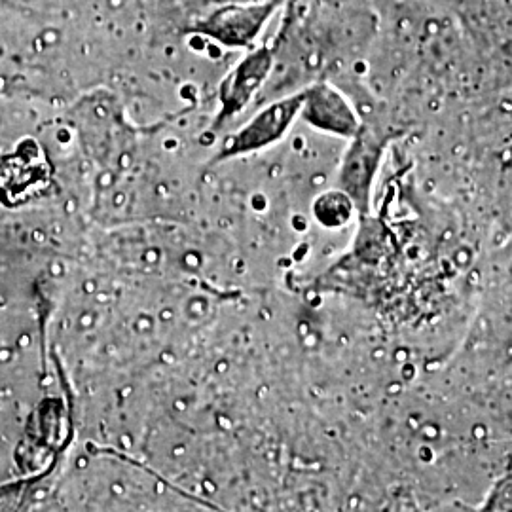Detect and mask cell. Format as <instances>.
Here are the masks:
<instances>
[{
  "instance_id": "obj_5",
  "label": "cell",
  "mask_w": 512,
  "mask_h": 512,
  "mask_svg": "<svg viewBox=\"0 0 512 512\" xmlns=\"http://www.w3.org/2000/svg\"><path fill=\"white\" fill-rule=\"evenodd\" d=\"M302 95L300 118L310 128L348 141L361 128L363 122L351 101L329 82H315Z\"/></svg>"
},
{
  "instance_id": "obj_1",
  "label": "cell",
  "mask_w": 512,
  "mask_h": 512,
  "mask_svg": "<svg viewBox=\"0 0 512 512\" xmlns=\"http://www.w3.org/2000/svg\"><path fill=\"white\" fill-rule=\"evenodd\" d=\"M281 0H226L194 21L192 33L226 50H253Z\"/></svg>"
},
{
  "instance_id": "obj_2",
  "label": "cell",
  "mask_w": 512,
  "mask_h": 512,
  "mask_svg": "<svg viewBox=\"0 0 512 512\" xmlns=\"http://www.w3.org/2000/svg\"><path fill=\"white\" fill-rule=\"evenodd\" d=\"M387 143V135L366 124H361L359 131L349 139L338 169L336 188L348 194L359 213L370 211L372 190L384 162Z\"/></svg>"
},
{
  "instance_id": "obj_4",
  "label": "cell",
  "mask_w": 512,
  "mask_h": 512,
  "mask_svg": "<svg viewBox=\"0 0 512 512\" xmlns=\"http://www.w3.org/2000/svg\"><path fill=\"white\" fill-rule=\"evenodd\" d=\"M275 67V48L260 44L247 50L238 63L224 76L219 88V112L215 128L226 124L247 109L256 93L266 84Z\"/></svg>"
},
{
  "instance_id": "obj_8",
  "label": "cell",
  "mask_w": 512,
  "mask_h": 512,
  "mask_svg": "<svg viewBox=\"0 0 512 512\" xmlns=\"http://www.w3.org/2000/svg\"><path fill=\"white\" fill-rule=\"evenodd\" d=\"M165 2H175V0H165Z\"/></svg>"
},
{
  "instance_id": "obj_6",
  "label": "cell",
  "mask_w": 512,
  "mask_h": 512,
  "mask_svg": "<svg viewBox=\"0 0 512 512\" xmlns=\"http://www.w3.org/2000/svg\"><path fill=\"white\" fill-rule=\"evenodd\" d=\"M355 211H357L355 203L351 202L348 194L342 192L340 188H334V190L321 194L313 203L315 217L323 226H329V228H338V226L348 224Z\"/></svg>"
},
{
  "instance_id": "obj_3",
  "label": "cell",
  "mask_w": 512,
  "mask_h": 512,
  "mask_svg": "<svg viewBox=\"0 0 512 512\" xmlns=\"http://www.w3.org/2000/svg\"><path fill=\"white\" fill-rule=\"evenodd\" d=\"M302 99V92H296L258 110L245 126L234 131L224 141L220 148L219 160L260 152L283 141L285 135L293 128L294 122L300 118Z\"/></svg>"
},
{
  "instance_id": "obj_7",
  "label": "cell",
  "mask_w": 512,
  "mask_h": 512,
  "mask_svg": "<svg viewBox=\"0 0 512 512\" xmlns=\"http://www.w3.org/2000/svg\"><path fill=\"white\" fill-rule=\"evenodd\" d=\"M486 509H497V511H511L512 509V478L499 482L490 499Z\"/></svg>"
}]
</instances>
